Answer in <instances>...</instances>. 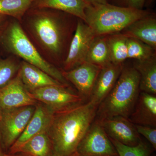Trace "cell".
Segmentation results:
<instances>
[{
    "mask_svg": "<svg viewBox=\"0 0 156 156\" xmlns=\"http://www.w3.org/2000/svg\"><path fill=\"white\" fill-rule=\"evenodd\" d=\"M20 62L15 58H0V87L10 82L17 74Z\"/></svg>",
    "mask_w": 156,
    "mask_h": 156,
    "instance_id": "26",
    "label": "cell"
},
{
    "mask_svg": "<svg viewBox=\"0 0 156 156\" xmlns=\"http://www.w3.org/2000/svg\"><path fill=\"white\" fill-rule=\"evenodd\" d=\"M109 138L119 156H150L154 150L150 144L142 140L135 146H128Z\"/></svg>",
    "mask_w": 156,
    "mask_h": 156,
    "instance_id": "24",
    "label": "cell"
},
{
    "mask_svg": "<svg viewBox=\"0 0 156 156\" xmlns=\"http://www.w3.org/2000/svg\"><path fill=\"white\" fill-rule=\"evenodd\" d=\"M54 113L41 102H37L33 115L18 139L9 148V154H17L27 141L37 134L48 131Z\"/></svg>",
    "mask_w": 156,
    "mask_h": 156,
    "instance_id": "10",
    "label": "cell"
},
{
    "mask_svg": "<svg viewBox=\"0 0 156 156\" xmlns=\"http://www.w3.org/2000/svg\"><path fill=\"white\" fill-rule=\"evenodd\" d=\"M64 86H48L30 92L37 101L44 104L54 113L84 103L85 99Z\"/></svg>",
    "mask_w": 156,
    "mask_h": 156,
    "instance_id": "7",
    "label": "cell"
},
{
    "mask_svg": "<svg viewBox=\"0 0 156 156\" xmlns=\"http://www.w3.org/2000/svg\"><path fill=\"white\" fill-rule=\"evenodd\" d=\"M60 12L30 8L20 22L41 55L52 64L61 59L65 44L66 28Z\"/></svg>",
    "mask_w": 156,
    "mask_h": 156,
    "instance_id": "1",
    "label": "cell"
},
{
    "mask_svg": "<svg viewBox=\"0 0 156 156\" xmlns=\"http://www.w3.org/2000/svg\"><path fill=\"white\" fill-rule=\"evenodd\" d=\"M127 48L128 58L143 60L156 56L155 50L137 39L128 37Z\"/></svg>",
    "mask_w": 156,
    "mask_h": 156,
    "instance_id": "25",
    "label": "cell"
},
{
    "mask_svg": "<svg viewBox=\"0 0 156 156\" xmlns=\"http://www.w3.org/2000/svg\"><path fill=\"white\" fill-rule=\"evenodd\" d=\"M133 67L140 77V91L156 95V56L145 60H136Z\"/></svg>",
    "mask_w": 156,
    "mask_h": 156,
    "instance_id": "19",
    "label": "cell"
},
{
    "mask_svg": "<svg viewBox=\"0 0 156 156\" xmlns=\"http://www.w3.org/2000/svg\"><path fill=\"white\" fill-rule=\"evenodd\" d=\"M23 83L29 92L48 86H65L44 71L24 61L18 71Z\"/></svg>",
    "mask_w": 156,
    "mask_h": 156,
    "instance_id": "16",
    "label": "cell"
},
{
    "mask_svg": "<svg viewBox=\"0 0 156 156\" xmlns=\"http://www.w3.org/2000/svg\"><path fill=\"white\" fill-rule=\"evenodd\" d=\"M5 153V152L3 149L2 138H1V134H0V156H4Z\"/></svg>",
    "mask_w": 156,
    "mask_h": 156,
    "instance_id": "31",
    "label": "cell"
},
{
    "mask_svg": "<svg viewBox=\"0 0 156 156\" xmlns=\"http://www.w3.org/2000/svg\"><path fill=\"white\" fill-rule=\"evenodd\" d=\"M35 106H27L3 109L0 120V134L5 151L20 136L33 115Z\"/></svg>",
    "mask_w": 156,
    "mask_h": 156,
    "instance_id": "6",
    "label": "cell"
},
{
    "mask_svg": "<svg viewBox=\"0 0 156 156\" xmlns=\"http://www.w3.org/2000/svg\"><path fill=\"white\" fill-rule=\"evenodd\" d=\"M123 68V64L113 63L102 68L89 100L99 105L114 87Z\"/></svg>",
    "mask_w": 156,
    "mask_h": 156,
    "instance_id": "14",
    "label": "cell"
},
{
    "mask_svg": "<svg viewBox=\"0 0 156 156\" xmlns=\"http://www.w3.org/2000/svg\"><path fill=\"white\" fill-rule=\"evenodd\" d=\"M128 7L134 9H141L145 0H126Z\"/></svg>",
    "mask_w": 156,
    "mask_h": 156,
    "instance_id": "29",
    "label": "cell"
},
{
    "mask_svg": "<svg viewBox=\"0 0 156 156\" xmlns=\"http://www.w3.org/2000/svg\"><path fill=\"white\" fill-rule=\"evenodd\" d=\"M98 122L109 138L124 145L135 146L141 141L140 136L134 124L127 118L116 116Z\"/></svg>",
    "mask_w": 156,
    "mask_h": 156,
    "instance_id": "13",
    "label": "cell"
},
{
    "mask_svg": "<svg viewBox=\"0 0 156 156\" xmlns=\"http://www.w3.org/2000/svg\"><path fill=\"white\" fill-rule=\"evenodd\" d=\"M52 156H62L60 154L56 152L55 151H53V154H52Z\"/></svg>",
    "mask_w": 156,
    "mask_h": 156,
    "instance_id": "33",
    "label": "cell"
},
{
    "mask_svg": "<svg viewBox=\"0 0 156 156\" xmlns=\"http://www.w3.org/2000/svg\"><path fill=\"white\" fill-rule=\"evenodd\" d=\"M135 129L140 135L144 136L154 150H156V128L134 125Z\"/></svg>",
    "mask_w": 156,
    "mask_h": 156,
    "instance_id": "27",
    "label": "cell"
},
{
    "mask_svg": "<svg viewBox=\"0 0 156 156\" xmlns=\"http://www.w3.org/2000/svg\"><path fill=\"white\" fill-rule=\"evenodd\" d=\"M90 5L86 0H34L30 8L54 9L78 17L85 22V11Z\"/></svg>",
    "mask_w": 156,
    "mask_h": 156,
    "instance_id": "18",
    "label": "cell"
},
{
    "mask_svg": "<svg viewBox=\"0 0 156 156\" xmlns=\"http://www.w3.org/2000/svg\"><path fill=\"white\" fill-rule=\"evenodd\" d=\"M4 156H25L24 155H23L22 154H9L8 153L5 154L4 155Z\"/></svg>",
    "mask_w": 156,
    "mask_h": 156,
    "instance_id": "32",
    "label": "cell"
},
{
    "mask_svg": "<svg viewBox=\"0 0 156 156\" xmlns=\"http://www.w3.org/2000/svg\"><path fill=\"white\" fill-rule=\"evenodd\" d=\"M86 62L101 68L112 63L106 36L95 37L88 52Z\"/></svg>",
    "mask_w": 156,
    "mask_h": 156,
    "instance_id": "21",
    "label": "cell"
},
{
    "mask_svg": "<svg viewBox=\"0 0 156 156\" xmlns=\"http://www.w3.org/2000/svg\"><path fill=\"white\" fill-rule=\"evenodd\" d=\"M150 156H156L155 154H152Z\"/></svg>",
    "mask_w": 156,
    "mask_h": 156,
    "instance_id": "36",
    "label": "cell"
},
{
    "mask_svg": "<svg viewBox=\"0 0 156 156\" xmlns=\"http://www.w3.org/2000/svg\"><path fill=\"white\" fill-rule=\"evenodd\" d=\"M98 105L87 103L55 113L48 132L54 151L62 156H74L83 137L96 117Z\"/></svg>",
    "mask_w": 156,
    "mask_h": 156,
    "instance_id": "2",
    "label": "cell"
},
{
    "mask_svg": "<svg viewBox=\"0 0 156 156\" xmlns=\"http://www.w3.org/2000/svg\"><path fill=\"white\" fill-rule=\"evenodd\" d=\"M74 156H83L82 155H80L79 154H76Z\"/></svg>",
    "mask_w": 156,
    "mask_h": 156,
    "instance_id": "35",
    "label": "cell"
},
{
    "mask_svg": "<svg viewBox=\"0 0 156 156\" xmlns=\"http://www.w3.org/2000/svg\"><path fill=\"white\" fill-rule=\"evenodd\" d=\"M34 0H0V14L20 22Z\"/></svg>",
    "mask_w": 156,
    "mask_h": 156,
    "instance_id": "23",
    "label": "cell"
},
{
    "mask_svg": "<svg viewBox=\"0 0 156 156\" xmlns=\"http://www.w3.org/2000/svg\"><path fill=\"white\" fill-rule=\"evenodd\" d=\"M10 17L0 14V38L9 24Z\"/></svg>",
    "mask_w": 156,
    "mask_h": 156,
    "instance_id": "28",
    "label": "cell"
},
{
    "mask_svg": "<svg viewBox=\"0 0 156 156\" xmlns=\"http://www.w3.org/2000/svg\"><path fill=\"white\" fill-rule=\"evenodd\" d=\"M101 69L100 66L85 62L73 69L61 71L65 79L77 89L79 95L89 100Z\"/></svg>",
    "mask_w": 156,
    "mask_h": 156,
    "instance_id": "11",
    "label": "cell"
},
{
    "mask_svg": "<svg viewBox=\"0 0 156 156\" xmlns=\"http://www.w3.org/2000/svg\"><path fill=\"white\" fill-rule=\"evenodd\" d=\"M6 50L23 61L36 66L58 82L68 87V81L59 70L43 57L23 30L20 21L10 20L0 38Z\"/></svg>",
    "mask_w": 156,
    "mask_h": 156,
    "instance_id": "5",
    "label": "cell"
},
{
    "mask_svg": "<svg viewBox=\"0 0 156 156\" xmlns=\"http://www.w3.org/2000/svg\"><path fill=\"white\" fill-rule=\"evenodd\" d=\"M106 38L112 63L123 64L128 58V37L122 34L116 33L106 35Z\"/></svg>",
    "mask_w": 156,
    "mask_h": 156,
    "instance_id": "22",
    "label": "cell"
},
{
    "mask_svg": "<svg viewBox=\"0 0 156 156\" xmlns=\"http://www.w3.org/2000/svg\"><path fill=\"white\" fill-rule=\"evenodd\" d=\"M127 37L137 39L156 49V20L151 14L137 20L122 31Z\"/></svg>",
    "mask_w": 156,
    "mask_h": 156,
    "instance_id": "17",
    "label": "cell"
},
{
    "mask_svg": "<svg viewBox=\"0 0 156 156\" xmlns=\"http://www.w3.org/2000/svg\"><path fill=\"white\" fill-rule=\"evenodd\" d=\"M95 37L89 26L80 19L63 62V70L73 69L86 61L88 52Z\"/></svg>",
    "mask_w": 156,
    "mask_h": 156,
    "instance_id": "9",
    "label": "cell"
},
{
    "mask_svg": "<svg viewBox=\"0 0 156 156\" xmlns=\"http://www.w3.org/2000/svg\"><path fill=\"white\" fill-rule=\"evenodd\" d=\"M2 108H1V107L0 106V120H1V119H2Z\"/></svg>",
    "mask_w": 156,
    "mask_h": 156,
    "instance_id": "34",
    "label": "cell"
},
{
    "mask_svg": "<svg viewBox=\"0 0 156 156\" xmlns=\"http://www.w3.org/2000/svg\"><path fill=\"white\" fill-rule=\"evenodd\" d=\"M87 2L91 5L93 4H107L106 0H86Z\"/></svg>",
    "mask_w": 156,
    "mask_h": 156,
    "instance_id": "30",
    "label": "cell"
},
{
    "mask_svg": "<svg viewBox=\"0 0 156 156\" xmlns=\"http://www.w3.org/2000/svg\"><path fill=\"white\" fill-rule=\"evenodd\" d=\"M139 73L134 67L123 68L112 91L98 105L95 119L101 121L116 116L128 119L140 93Z\"/></svg>",
    "mask_w": 156,
    "mask_h": 156,
    "instance_id": "3",
    "label": "cell"
},
{
    "mask_svg": "<svg viewBox=\"0 0 156 156\" xmlns=\"http://www.w3.org/2000/svg\"><path fill=\"white\" fill-rule=\"evenodd\" d=\"M77 154L83 156H119L100 122L95 119L78 146Z\"/></svg>",
    "mask_w": 156,
    "mask_h": 156,
    "instance_id": "8",
    "label": "cell"
},
{
    "mask_svg": "<svg viewBox=\"0 0 156 156\" xmlns=\"http://www.w3.org/2000/svg\"><path fill=\"white\" fill-rule=\"evenodd\" d=\"M128 120L134 125L156 128V96L140 92L134 110Z\"/></svg>",
    "mask_w": 156,
    "mask_h": 156,
    "instance_id": "15",
    "label": "cell"
},
{
    "mask_svg": "<svg viewBox=\"0 0 156 156\" xmlns=\"http://www.w3.org/2000/svg\"><path fill=\"white\" fill-rule=\"evenodd\" d=\"M37 102L24 87L18 72L10 82L0 87V106L3 110L35 106Z\"/></svg>",
    "mask_w": 156,
    "mask_h": 156,
    "instance_id": "12",
    "label": "cell"
},
{
    "mask_svg": "<svg viewBox=\"0 0 156 156\" xmlns=\"http://www.w3.org/2000/svg\"><path fill=\"white\" fill-rule=\"evenodd\" d=\"M54 150L48 131L32 137L20 149L17 154L25 156H52Z\"/></svg>",
    "mask_w": 156,
    "mask_h": 156,
    "instance_id": "20",
    "label": "cell"
},
{
    "mask_svg": "<svg viewBox=\"0 0 156 156\" xmlns=\"http://www.w3.org/2000/svg\"><path fill=\"white\" fill-rule=\"evenodd\" d=\"M85 23L95 36L119 33L132 23L151 14L147 11L109 4L89 5L85 11Z\"/></svg>",
    "mask_w": 156,
    "mask_h": 156,
    "instance_id": "4",
    "label": "cell"
}]
</instances>
